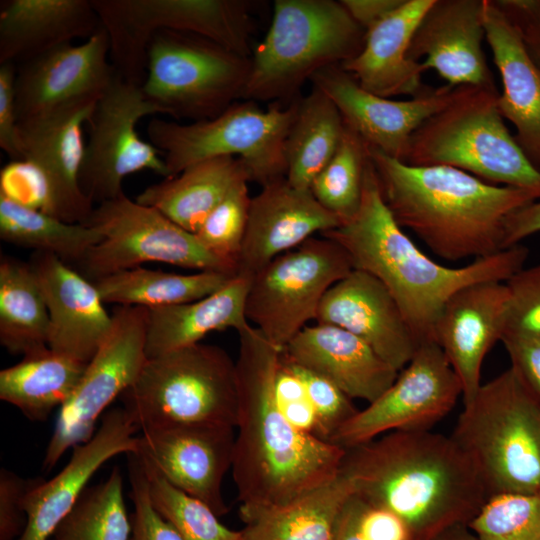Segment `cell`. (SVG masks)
I'll return each instance as SVG.
<instances>
[{
    "instance_id": "6da1fadb",
    "label": "cell",
    "mask_w": 540,
    "mask_h": 540,
    "mask_svg": "<svg viewBox=\"0 0 540 540\" xmlns=\"http://www.w3.org/2000/svg\"><path fill=\"white\" fill-rule=\"evenodd\" d=\"M238 416L232 477L246 523L333 480L346 450L294 427L279 409L281 349L251 324L238 332Z\"/></svg>"
},
{
    "instance_id": "7a4b0ae2",
    "label": "cell",
    "mask_w": 540,
    "mask_h": 540,
    "mask_svg": "<svg viewBox=\"0 0 540 540\" xmlns=\"http://www.w3.org/2000/svg\"><path fill=\"white\" fill-rule=\"evenodd\" d=\"M341 471L354 495L399 516L415 540L469 522L488 495L452 436L393 431L346 450Z\"/></svg>"
},
{
    "instance_id": "3957f363",
    "label": "cell",
    "mask_w": 540,
    "mask_h": 540,
    "mask_svg": "<svg viewBox=\"0 0 540 540\" xmlns=\"http://www.w3.org/2000/svg\"><path fill=\"white\" fill-rule=\"evenodd\" d=\"M320 235L341 245L354 269L371 274L386 287L419 345L435 342L437 319L453 294L478 282H505L524 267L529 255L528 249L518 244L461 267L434 261L394 219L370 157L357 213Z\"/></svg>"
},
{
    "instance_id": "277c9868",
    "label": "cell",
    "mask_w": 540,
    "mask_h": 540,
    "mask_svg": "<svg viewBox=\"0 0 540 540\" xmlns=\"http://www.w3.org/2000/svg\"><path fill=\"white\" fill-rule=\"evenodd\" d=\"M396 222L439 257L475 260L504 250L507 218L539 200L534 191L490 184L449 166H413L368 146Z\"/></svg>"
},
{
    "instance_id": "5b68a950",
    "label": "cell",
    "mask_w": 540,
    "mask_h": 540,
    "mask_svg": "<svg viewBox=\"0 0 540 540\" xmlns=\"http://www.w3.org/2000/svg\"><path fill=\"white\" fill-rule=\"evenodd\" d=\"M451 436L488 497L540 493V401L513 368L481 384Z\"/></svg>"
},
{
    "instance_id": "8992f818",
    "label": "cell",
    "mask_w": 540,
    "mask_h": 540,
    "mask_svg": "<svg viewBox=\"0 0 540 540\" xmlns=\"http://www.w3.org/2000/svg\"><path fill=\"white\" fill-rule=\"evenodd\" d=\"M365 34L340 1L276 0L269 30L250 57L242 99L294 98L318 71L354 58Z\"/></svg>"
},
{
    "instance_id": "52a82bcc",
    "label": "cell",
    "mask_w": 540,
    "mask_h": 540,
    "mask_svg": "<svg viewBox=\"0 0 540 540\" xmlns=\"http://www.w3.org/2000/svg\"><path fill=\"white\" fill-rule=\"evenodd\" d=\"M498 98L496 86H461L454 100L414 132L402 162L449 166L540 195V170L505 125Z\"/></svg>"
},
{
    "instance_id": "ba28073f",
    "label": "cell",
    "mask_w": 540,
    "mask_h": 540,
    "mask_svg": "<svg viewBox=\"0 0 540 540\" xmlns=\"http://www.w3.org/2000/svg\"><path fill=\"white\" fill-rule=\"evenodd\" d=\"M119 398L141 431L190 424L236 427V363L223 348L202 343L147 358Z\"/></svg>"
},
{
    "instance_id": "9c48e42d",
    "label": "cell",
    "mask_w": 540,
    "mask_h": 540,
    "mask_svg": "<svg viewBox=\"0 0 540 540\" xmlns=\"http://www.w3.org/2000/svg\"><path fill=\"white\" fill-rule=\"evenodd\" d=\"M298 100L286 108L274 105L267 110L254 101L235 102L212 119L189 124L155 117L146 131L163 156L168 178L203 160L237 156L249 181L263 187L286 177L284 145Z\"/></svg>"
},
{
    "instance_id": "30bf717a",
    "label": "cell",
    "mask_w": 540,
    "mask_h": 540,
    "mask_svg": "<svg viewBox=\"0 0 540 540\" xmlns=\"http://www.w3.org/2000/svg\"><path fill=\"white\" fill-rule=\"evenodd\" d=\"M110 45V61L124 80L143 85L154 34L171 30L206 38L250 58L252 1L91 0Z\"/></svg>"
},
{
    "instance_id": "8fae6325",
    "label": "cell",
    "mask_w": 540,
    "mask_h": 540,
    "mask_svg": "<svg viewBox=\"0 0 540 540\" xmlns=\"http://www.w3.org/2000/svg\"><path fill=\"white\" fill-rule=\"evenodd\" d=\"M249 72L250 58L194 34L160 30L147 50L142 89L163 114L196 122L242 98Z\"/></svg>"
},
{
    "instance_id": "7c38bea8",
    "label": "cell",
    "mask_w": 540,
    "mask_h": 540,
    "mask_svg": "<svg viewBox=\"0 0 540 540\" xmlns=\"http://www.w3.org/2000/svg\"><path fill=\"white\" fill-rule=\"evenodd\" d=\"M99 231L102 240L74 268L91 282L113 273L162 262L199 271L236 276L211 254L195 234L154 207L121 196L98 204L82 223Z\"/></svg>"
},
{
    "instance_id": "4fadbf2b",
    "label": "cell",
    "mask_w": 540,
    "mask_h": 540,
    "mask_svg": "<svg viewBox=\"0 0 540 540\" xmlns=\"http://www.w3.org/2000/svg\"><path fill=\"white\" fill-rule=\"evenodd\" d=\"M353 269L341 245L323 236L311 237L252 276L246 318L283 350L308 322L315 321L326 292Z\"/></svg>"
},
{
    "instance_id": "5bb4252c",
    "label": "cell",
    "mask_w": 540,
    "mask_h": 540,
    "mask_svg": "<svg viewBox=\"0 0 540 540\" xmlns=\"http://www.w3.org/2000/svg\"><path fill=\"white\" fill-rule=\"evenodd\" d=\"M163 114L142 86L116 73L98 99L87 125L88 141L79 172L82 193L93 204L122 194V182L130 174L150 170L168 178L161 152L140 138L136 125L142 118Z\"/></svg>"
},
{
    "instance_id": "9a60e30c",
    "label": "cell",
    "mask_w": 540,
    "mask_h": 540,
    "mask_svg": "<svg viewBox=\"0 0 540 540\" xmlns=\"http://www.w3.org/2000/svg\"><path fill=\"white\" fill-rule=\"evenodd\" d=\"M146 318L144 307L119 306L114 310L107 338L60 407L44 454V471L52 469L68 449L89 441L105 409L134 383L147 360Z\"/></svg>"
},
{
    "instance_id": "2e32d148",
    "label": "cell",
    "mask_w": 540,
    "mask_h": 540,
    "mask_svg": "<svg viewBox=\"0 0 540 540\" xmlns=\"http://www.w3.org/2000/svg\"><path fill=\"white\" fill-rule=\"evenodd\" d=\"M460 395V381L441 348L422 343L393 384L345 422L330 443L347 450L393 431L430 430Z\"/></svg>"
},
{
    "instance_id": "e0dca14e",
    "label": "cell",
    "mask_w": 540,
    "mask_h": 540,
    "mask_svg": "<svg viewBox=\"0 0 540 540\" xmlns=\"http://www.w3.org/2000/svg\"><path fill=\"white\" fill-rule=\"evenodd\" d=\"M98 99L79 100L17 123L19 161L38 175L43 212L68 223H83L95 207L82 193L79 172L87 123Z\"/></svg>"
},
{
    "instance_id": "ac0fdd59",
    "label": "cell",
    "mask_w": 540,
    "mask_h": 540,
    "mask_svg": "<svg viewBox=\"0 0 540 540\" xmlns=\"http://www.w3.org/2000/svg\"><path fill=\"white\" fill-rule=\"evenodd\" d=\"M235 427L221 424L170 425L141 431L136 454L169 483L228 513L223 481L232 468Z\"/></svg>"
},
{
    "instance_id": "d6986e66",
    "label": "cell",
    "mask_w": 540,
    "mask_h": 540,
    "mask_svg": "<svg viewBox=\"0 0 540 540\" xmlns=\"http://www.w3.org/2000/svg\"><path fill=\"white\" fill-rule=\"evenodd\" d=\"M311 81L332 100L344 123L369 147L400 161L414 132L454 100L461 88H426L409 100H391L364 90L340 65L318 71Z\"/></svg>"
},
{
    "instance_id": "ffe728a7",
    "label": "cell",
    "mask_w": 540,
    "mask_h": 540,
    "mask_svg": "<svg viewBox=\"0 0 540 540\" xmlns=\"http://www.w3.org/2000/svg\"><path fill=\"white\" fill-rule=\"evenodd\" d=\"M116 75L101 26L84 42L52 48L17 66L18 121L84 99H99Z\"/></svg>"
},
{
    "instance_id": "44dd1931",
    "label": "cell",
    "mask_w": 540,
    "mask_h": 540,
    "mask_svg": "<svg viewBox=\"0 0 540 540\" xmlns=\"http://www.w3.org/2000/svg\"><path fill=\"white\" fill-rule=\"evenodd\" d=\"M137 430L123 407L105 412L94 436L72 448L69 462L59 473L50 480H34L23 500L26 526L16 540H50L96 471L119 454L137 452Z\"/></svg>"
},
{
    "instance_id": "7402d4cb",
    "label": "cell",
    "mask_w": 540,
    "mask_h": 540,
    "mask_svg": "<svg viewBox=\"0 0 540 540\" xmlns=\"http://www.w3.org/2000/svg\"><path fill=\"white\" fill-rule=\"evenodd\" d=\"M508 290L505 282L466 286L445 303L437 319L434 340L456 373L464 403L481 382L483 361L505 332Z\"/></svg>"
},
{
    "instance_id": "603a6c76",
    "label": "cell",
    "mask_w": 540,
    "mask_h": 540,
    "mask_svg": "<svg viewBox=\"0 0 540 540\" xmlns=\"http://www.w3.org/2000/svg\"><path fill=\"white\" fill-rule=\"evenodd\" d=\"M316 323L342 328L401 371L419 344L396 301L371 274L353 269L324 295Z\"/></svg>"
},
{
    "instance_id": "cb8c5ba5",
    "label": "cell",
    "mask_w": 540,
    "mask_h": 540,
    "mask_svg": "<svg viewBox=\"0 0 540 540\" xmlns=\"http://www.w3.org/2000/svg\"><path fill=\"white\" fill-rule=\"evenodd\" d=\"M340 224L310 189L296 188L286 178L267 184L251 199L236 275L252 278L277 256Z\"/></svg>"
},
{
    "instance_id": "d4e9b609",
    "label": "cell",
    "mask_w": 540,
    "mask_h": 540,
    "mask_svg": "<svg viewBox=\"0 0 540 540\" xmlns=\"http://www.w3.org/2000/svg\"><path fill=\"white\" fill-rule=\"evenodd\" d=\"M28 263L49 312V348L88 364L112 327V315L105 310L98 290L51 253L34 252Z\"/></svg>"
},
{
    "instance_id": "484cf974",
    "label": "cell",
    "mask_w": 540,
    "mask_h": 540,
    "mask_svg": "<svg viewBox=\"0 0 540 540\" xmlns=\"http://www.w3.org/2000/svg\"><path fill=\"white\" fill-rule=\"evenodd\" d=\"M485 0H434L421 19L408 58L435 70L449 85L495 86L482 41Z\"/></svg>"
},
{
    "instance_id": "4316f807",
    "label": "cell",
    "mask_w": 540,
    "mask_h": 540,
    "mask_svg": "<svg viewBox=\"0 0 540 540\" xmlns=\"http://www.w3.org/2000/svg\"><path fill=\"white\" fill-rule=\"evenodd\" d=\"M282 352L333 382L350 399L368 403L380 397L399 373L363 340L328 324L307 325Z\"/></svg>"
},
{
    "instance_id": "83f0119b",
    "label": "cell",
    "mask_w": 540,
    "mask_h": 540,
    "mask_svg": "<svg viewBox=\"0 0 540 540\" xmlns=\"http://www.w3.org/2000/svg\"><path fill=\"white\" fill-rule=\"evenodd\" d=\"M483 19L485 39L503 86L499 111L513 124L514 138L525 156L540 170V68L493 0H485Z\"/></svg>"
},
{
    "instance_id": "f1b7e54d",
    "label": "cell",
    "mask_w": 540,
    "mask_h": 540,
    "mask_svg": "<svg viewBox=\"0 0 540 540\" xmlns=\"http://www.w3.org/2000/svg\"><path fill=\"white\" fill-rule=\"evenodd\" d=\"M434 0H404L385 19L366 31L361 51L340 66L366 91L380 97L418 95L426 71L408 58L412 37Z\"/></svg>"
},
{
    "instance_id": "f546056e",
    "label": "cell",
    "mask_w": 540,
    "mask_h": 540,
    "mask_svg": "<svg viewBox=\"0 0 540 540\" xmlns=\"http://www.w3.org/2000/svg\"><path fill=\"white\" fill-rule=\"evenodd\" d=\"M100 27L91 0H2L0 64L18 66Z\"/></svg>"
},
{
    "instance_id": "4dcf8cb0",
    "label": "cell",
    "mask_w": 540,
    "mask_h": 540,
    "mask_svg": "<svg viewBox=\"0 0 540 540\" xmlns=\"http://www.w3.org/2000/svg\"><path fill=\"white\" fill-rule=\"evenodd\" d=\"M251 278L236 275L215 293L188 303L147 308L145 353L153 358L200 343L213 331L235 329L250 323L245 301Z\"/></svg>"
},
{
    "instance_id": "1f68e13d",
    "label": "cell",
    "mask_w": 540,
    "mask_h": 540,
    "mask_svg": "<svg viewBox=\"0 0 540 540\" xmlns=\"http://www.w3.org/2000/svg\"><path fill=\"white\" fill-rule=\"evenodd\" d=\"M244 181L250 182L239 158L217 157L192 164L175 177L146 187L135 201L156 208L194 234L211 211Z\"/></svg>"
},
{
    "instance_id": "d6a6232c",
    "label": "cell",
    "mask_w": 540,
    "mask_h": 540,
    "mask_svg": "<svg viewBox=\"0 0 540 540\" xmlns=\"http://www.w3.org/2000/svg\"><path fill=\"white\" fill-rule=\"evenodd\" d=\"M87 364L50 348L0 371V399L32 421H44L71 396Z\"/></svg>"
},
{
    "instance_id": "836d02e7",
    "label": "cell",
    "mask_w": 540,
    "mask_h": 540,
    "mask_svg": "<svg viewBox=\"0 0 540 540\" xmlns=\"http://www.w3.org/2000/svg\"><path fill=\"white\" fill-rule=\"evenodd\" d=\"M353 493L340 469L325 485L243 523L241 540H333L339 513Z\"/></svg>"
},
{
    "instance_id": "e575fe53",
    "label": "cell",
    "mask_w": 540,
    "mask_h": 540,
    "mask_svg": "<svg viewBox=\"0 0 540 540\" xmlns=\"http://www.w3.org/2000/svg\"><path fill=\"white\" fill-rule=\"evenodd\" d=\"M345 123L336 105L313 86L298 100V109L284 145L286 179L294 187L310 189L340 143Z\"/></svg>"
},
{
    "instance_id": "d590c367",
    "label": "cell",
    "mask_w": 540,
    "mask_h": 540,
    "mask_svg": "<svg viewBox=\"0 0 540 540\" xmlns=\"http://www.w3.org/2000/svg\"><path fill=\"white\" fill-rule=\"evenodd\" d=\"M49 312L29 263L1 255L0 343L23 356L49 348Z\"/></svg>"
},
{
    "instance_id": "8d00e7d4",
    "label": "cell",
    "mask_w": 540,
    "mask_h": 540,
    "mask_svg": "<svg viewBox=\"0 0 540 540\" xmlns=\"http://www.w3.org/2000/svg\"><path fill=\"white\" fill-rule=\"evenodd\" d=\"M232 277L218 271L177 274L136 267L102 277L93 284L104 303L156 308L205 298Z\"/></svg>"
},
{
    "instance_id": "74e56055",
    "label": "cell",
    "mask_w": 540,
    "mask_h": 540,
    "mask_svg": "<svg viewBox=\"0 0 540 540\" xmlns=\"http://www.w3.org/2000/svg\"><path fill=\"white\" fill-rule=\"evenodd\" d=\"M0 238L35 252L51 253L74 268L102 235L92 227L62 221L0 193Z\"/></svg>"
},
{
    "instance_id": "f35d334b",
    "label": "cell",
    "mask_w": 540,
    "mask_h": 540,
    "mask_svg": "<svg viewBox=\"0 0 540 540\" xmlns=\"http://www.w3.org/2000/svg\"><path fill=\"white\" fill-rule=\"evenodd\" d=\"M130 534L123 477L114 467L106 480L85 488L50 540H129Z\"/></svg>"
},
{
    "instance_id": "ab89813d",
    "label": "cell",
    "mask_w": 540,
    "mask_h": 540,
    "mask_svg": "<svg viewBox=\"0 0 540 540\" xmlns=\"http://www.w3.org/2000/svg\"><path fill=\"white\" fill-rule=\"evenodd\" d=\"M368 162V145L345 124L336 152L310 186L316 200L342 223L360 207Z\"/></svg>"
},
{
    "instance_id": "60d3db41",
    "label": "cell",
    "mask_w": 540,
    "mask_h": 540,
    "mask_svg": "<svg viewBox=\"0 0 540 540\" xmlns=\"http://www.w3.org/2000/svg\"><path fill=\"white\" fill-rule=\"evenodd\" d=\"M144 467L152 505L182 540H241V530L222 524L208 505L176 488L156 471Z\"/></svg>"
},
{
    "instance_id": "b9f144b4",
    "label": "cell",
    "mask_w": 540,
    "mask_h": 540,
    "mask_svg": "<svg viewBox=\"0 0 540 540\" xmlns=\"http://www.w3.org/2000/svg\"><path fill=\"white\" fill-rule=\"evenodd\" d=\"M479 540H540V493H500L468 522Z\"/></svg>"
},
{
    "instance_id": "7bdbcfd3",
    "label": "cell",
    "mask_w": 540,
    "mask_h": 540,
    "mask_svg": "<svg viewBox=\"0 0 540 540\" xmlns=\"http://www.w3.org/2000/svg\"><path fill=\"white\" fill-rule=\"evenodd\" d=\"M246 181L234 187L194 233L202 246L237 274L251 199Z\"/></svg>"
},
{
    "instance_id": "ee69618b",
    "label": "cell",
    "mask_w": 540,
    "mask_h": 540,
    "mask_svg": "<svg viewBox=\"0 0 540 540\" xmlns=\"http://www.w3.org/2000/svg\"><path fill=\"white\" fill-rule=\"evenodd\" d=\"M333 540H415L393 512L352 494L336 521Z\"/></svg>"
},
{
    "instance_id": "f6af8a7d",
    "label": "cell",
    "mask_w": 540,
    "mask_h": 540,
    "mask_svg": "<svg viewBox=\"0 0 540 540\" xmlns=\"http://www.w3.org/2000/svg\"><path fill=\"white\" fill-rule=\"evenodd\" d=\"M288 360L293 364L300 377L316 413L320 439L330 442L333 434L358 410L353 405L352 399L333 382L290 359Z\"/></svg>"
},
{
    "instance_id": "bcb514c9",
    "label": "cell",
    "mask_w": 540,
    "mask_h": 540,
    "mask_svg": "<svg viewBox=\"0 0 540 540\" xmlns=\"http://www.w3.org/2000/svg\"><path fill=\"white\" fill-rule=\"evenodd\" d=\"M505 284L508 307L504 334L540 337V264L522 267Z\"/></svg>"
},
{
    "instance_id": "7dc6e473",
    "label": "cell",
    "mask_w": 540,
    "mask_h": 540,
    "mask_svg": "<svg viewBox=\"0 0 540 540\" xmlns=\"http://www.w3.org/2000/svg\"><path fill=\"white\" fill-rule=\"evenodd\" d=\"M130 498L134 509L130 517L129 540H182L175 529L162 518L152 505L148 476L136 453L127 454Z\"/></svg>"
},
{
    "instance_id": "c3c4849f",
    "label": "cell",
    "mask_w": 540,
    "mask_h": 540,
    "mask_svg": "<svg viewBox=\"0 0 540 540\" xmlns=\"http://www.w3.org/2000/svg\"><path fill=\"white\" fill-rule=\"evenodd\" d=\"M34 480L23 479L10 470L1 469L0 540H16L24 531L27 517L23 500Z\"/></svg>"
},
{
    "instance_id": "681fc988",
    "label": "cell",
    "mask_w": 540,
    "mask_h": 540,
    "mask_svg": "<svg viewBox=\"0 0 540 540\" xmlns=\"http://www.w3.org/2000/svg\"><path fill=\"white\" fill-rule=\"evenodd\" d=\"M540 68V0H493Z\"/></svg>"
},
{
    "instance_id": "f907efd6",
    "label": "cell",
    "mask_w": 540,
    "mask_h": 540,
    "mask_svg": "<svg viewBox=\"0 0 540 540\" xmlns=\"http://www.w3.org/2000/svg\"><path fill=\"white\" fill-rule=\"evenodd\" d=\"M511 368L540 401V337L503 334Z\"/></svg>"
},
{
    "instance_id": "816d5d0a",
    "label": "cell",
    "mask_w": 540,
    "mask_h": 540,
    "mask_svg": "<svg viewBox=\"0 0 540 540\" xmlns=\"http://www.w3.org/2000/svg\"><path fill=\"white\" fill-rule=\"evenodd\" d=\"M16 73L17 65L0 64V147L13 161L20 160L15 102Z\"/></svg>"
},
{
    "instance_id": "f5cc1de1",
    "label": "cell",
    "mask_w": 540,
    "mask_h": 540,
    "mask_svg": "<svg viewBox=\"0 0 540 540\" xmlns=\"http://www.w3.org/2000/svg\"><path fill=\"white\" fill-rule=\"evenodd\" d=\"M540 232V199L511 214L505 223L504 249Z\"/></svg>"
},
{
    "instance_id": "db71d44e",
    "label": "cell",
    "mask_w": 540,
    "mask_h": 540,
    "mask_svg": "<svg viewBox=\"0 0 540 540\" xmlns=\"http://www.w3.org/2000/svg\"><path fill=\"white\" fill-rule=\"evenodd\" d=\"M351 17L367 31L395 11L404 0H340Z\"/></svg>"
},
{
    "instance_id": "11a10c76",
    "label": "cell",
    "mask_w": 540,
    "mask_h": 540,
    "mask_svg": "<svg viewBox=\"0 0 540 540\" xmlns=\"http://www.w3.org/2000/svg\"><path fill=\"white\" fill-rule=\"evenodd\" d=\"M433 540H479L474 533L469 532L463 524L455 525L439 534Z\"/></svg>"
}]
</instances>
